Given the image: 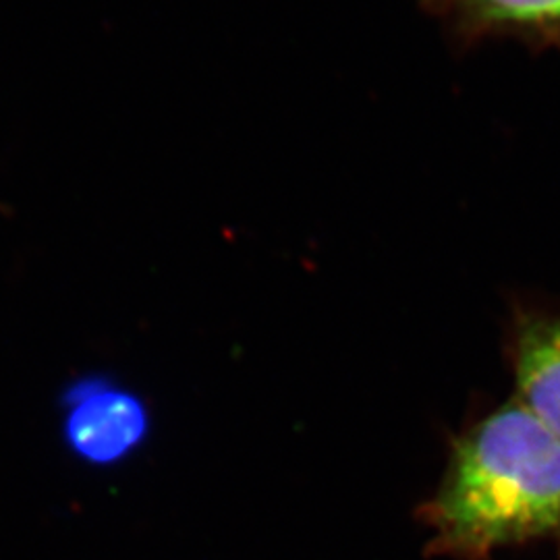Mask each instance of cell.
Listing matches in <instances>:
<instances>
[{
	"label": "cell",
	"instance_id": "4",
	"mask_svg": "<svg viewBox=\"0 0 560 560\" xmlns=\"http://www.w3.org/2000/svg\"><path fill=\"white\" fill-rule=\"evenodd\" d=\"M521 405L560 439V307H525L513 322Z\"/></svg>",
	"mask_w": 560,
	"mask_h": 560
},
{
	"label": "cell",
	"instance_id": "1",
	"mask_svg": "<svg viewBox=\"0 0 560 560\" xmlns=\"http://www.w3.org/2000/svg\"><path fill=\"white\" fill-rule=\"evenodd\" d=\"M425 523L444 555L480 560L560 529V439L513 399L455 446Z\"/></svg>",
	"mask_w": 560,
	"mask_h": 560
},
{
	"label": "cell",
	"instance_id": "3",
	"mask_svg": "<svg viewBox=\"0 0 560 560\" xmlns=\"http://www.w3.org/2000/svg\"><path fill=\"white\" fill-rule=\"evenodd\" d=\"M460 44L511 40L560 46V0H421Z\"/></svg>",
	"mask_w": 560,
	"mask_h": 560
},
{
	"label": "cell",
	"instance_id": "2",
	"mask_svg": "<svg viewBox=\"0 0 560 560\" xmlns=\"http://www.w3.org/2000/svg\"><path fill=\"white\" fill-rule=\"evenodd\" d=\"M65 442L90 465H115L131 455L150 430L145 402L104 376H88L67 386Z\"/></svg>",
	"mask_w": 560,
	"mask_h": 560
}]
</instances>
